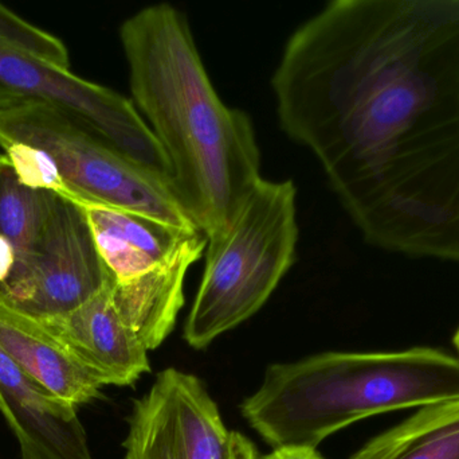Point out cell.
I'll return each mask as SVG.
<instances>
[{
  "mask_svg": "<svg viewBox=\"0 0 459 459\" xmlns=\"http://www.w3.org/2000/svg\"><path fill=\"white\" fill-rule=\"evenodd\" d=\"M272 88L367 243L459 263V0H333Z\"/></svg>",
  "mask_w": 459,
  "mask_h": 459,
  "instance_id": "1",
  "label": "cell"
},
{
  "mask_svg": "<svg viewBox=\"0 0 459 459\" xmlns=\"http://www.w3.org/2000/svg\"><path fill=\"white\" fill-rule=\"evenodd\" d=\"M120 40L134 107L169 156L180 204L206 239L220 234L262 180L250 118L222 102L174 5L137 11L121 24Z\"/></svg>",
  "mask_w": 459,
  "mask_h": 459,
  "instance_id": "2",
  "label": "cell"
},
{
  "mask_svg": "<svg viewBox=\"0 0 459 459\" xmlns=\"http://www.w3.org/2000/svg\"><path fill=\"white\" fill-rule=\"evenodd\" d=\"M457 399L459 358L442 350L329 352L270 366L240 412L273 449H317L366 418Z\"/></svg>",
  "mask_w": 459,
  "mask_h": 459,
  "instance_id": "3",
  "label": "cell"
},
{
  "mask_svg": "<svg viewBox=\"0 0 459 459\" xmlns=\"http://www.w3.org/2000/svg\"><path fill=\"white\" fill-rule=\"evenodd\" d=\"M297 190L262 178L220 234L207 237L201 287L185 326L186 341L204 349L255 314L296 258Z\"/></svg>",
  "mask_w": 459,
  "mask_h": 459,
  "instance_id": "4",
  "label": "cell"
},
{
  "mask_svg": "<svg viewBox=\"0 0 459 459\" xmlns=\"http://www.w3.org/2000/svg\"><path fill=\"white\" fill-rule=\"evenodd\" d=\"M26 145L50 159L62 197L198 229L172 180L124 155L80 121L48 102L24 99L0 110V147Z\"/></svg>",
  "mask_w": 459,
  "mask_h": 459,
  "instance_id": "5",
  "label": "cell"
},
{
  "mask_svg": "<svg viewBox=\"0 0 459 459\" xmlns=\"http://www.w3.org/2000/svg\"><path fill=\"white\" fill-rule=\"evenodd\" d=\"M112 279L82 207L61 196L39 242L15 261L0 290V305L48 320L77 309Z\"/></svg>",
  "mask_w": 459,
  "mask_h": 459,
  "instance_id": "6",
  "label": "cell"
},
{
  "mask_svg": "<svg viewBox=\"0 0 459 459\" xmlns=\"http://www.w3.org/2000/svg\"><path fill=\"white\" fill-rule=\"evenodd\" d=\"M0 86L64 110L134 161L167 175L172 167L134 102L0 42Z\"/></svg>",
  "mask_w": 459,
  "mask_h": 459,
  "instance_id": "7",
  "label": "cell"
},
{
  "mask_svg": "<svg viewBox=\"0 0 459 459\" xmlns=\"http://www.w3.org/2000/svg\"><path fill=\"white\" fill-rule=\"evenodd\" d=\"M124 459H229L231 431L201 379L161 371L129 415Z\"/></svg>",
  "mask_w": 459,
  "mask_h": 459,
  "instance_id": "8",
  "label": "cell"
},
{
  "mask_svg": "<svg viewBox=\"0 0 459 459\" xmlns=\"http://www.w3.org/2000/svg\"><path fill=\"white\" fill-rule=\"evenodd\" d=\"M112 282L73 312L38 322L102 387H128L150 372V361L147 348L116 307Z\"/></svg>",
  "mask_w": 459,
  "mask_h": 459,
  "instance_id": "9",
  "label": "cell"
},
{
  "mask_svg": "<svg viewBox=\"0 0 459 459\" xmlns=\"http://www.w3.org/2000/svg\"><path fill=\"white\" fill-rule=\"evenodd\" d=\"M0 412L22 459H93L77 407L40 387L2 348Z\"/></svg>",
  "mask_w": 459,
  "mask_h": 459,
  "instance_id": "10",
  "label": "cell"
},
{
  "mask_svg": "<svg viewBox=\"0 0 459 459\" xmlns=\"http://www.w3.org/2000/svg\"><path fill=\"white\" fill-rule=\"evenodd\" d=\"M77 204L88 218L97 251L115 282H128L158 269L186 240L201 232L101 205Z\"/></svg>",
  "mask_w": 459,
  "mask_h": 459,
  "instance_id": "11",
  "label": "cell"
},
{
  "mask_svg": "<svg viewBox=\"0 0 459 459\" xmlns=\"http://www.w3.org/2000/svg\"><path fill=\"white\" fill-rule=\"evenodd\" d=\"M206 247V236L204 232H198L158 269L128 282L113 280L116 307L148 352L160 347L174 331L185 305L186 275L202 258Z\"/></svg>",
  "mask_w": 459,
  "mask_h": 459,
  "instance_id": "12",
  "label": "cell"
},
{
  "mask_svg": "<svg viewBox=\"0 0 459 459\" xmlns=\"http://www.w3.org/2000/svg\"><path fill=\"white\" fill-rule=\"evenodd\" d=\"M0 348L40 387L72 406L101 396L102 385L37 320L2 305Z\"/></svg>",
  "mask_w": 459,
  "mask_h": 459,
  "instance_id": "13",
  "label": "cell"
},
{
  "mask_svg": "<svg viewBox=\"0 0 459 459\" xmlns=\"http://www.w3.org/2000/svg\"><path fill=\"white\" fill-rule=\"evenodd\" d=\"M351 459H459V399L420 409Z\"/></svg>",
  "mask_w": 459,
  "mask_h": 459,
  "instance_id": "14",
  "label": "cell"
},
{
  "mask_svg": "<svg viewBox=\"0 0 459 459\" xmlns=\"http://www.w3.org/2000/svg\"><path fill=\"white\" fill-rule=\"evenodd\" d=\"M61 196L30 188L10 164L0 174V236L19 256L31 251L48 228Z\"/></svg>",
  "mask_w": 459,
  "mask_h": 459,
  "instance_id": "15",
  "label": "cell"
},
{
  "mask_svg": "<svg viewBox=\"0 0 459 459\" xmlns=\"http://www.w3.org/2000/svg\"><path fill=\"white\" fill-rule=\"evenodd\" d=\"M0 42L59 69H70L69 51L62 40L0 4Z\"/></svg>",
  "mask_w": 459,
  "mask_h": 459,
  "instance_id": "16",
  "label": "cell"
},
{
  "mask_svg": "<svg viewBox=\"0 0 459 459\" xmlns=\"http://www.w3.org/2000/svg\"><path fill=\"white\" fill-rule=\"evenodd\" d=\"M259 459H325L315 447L283 446L273 449L272 453Z\"/></svg>",
  "mask_w": 459,
  "mask_h": 459,
  "instance_id": "17",
  "label": "cell"
},
{
  "mask_svg": "<svg viewBox=\"0 0 459 459\" xmlns=\"http://www.w3.org/2000/svg\"><path fill=\"white\" fill-rule=\"evenodd\" d=\"M258 450L245 436L231 431V446L229 459H259Z\"/></svg>",
  "mask_w": 459,
  "mask_h": 459,
  "instance_id": "18",
  "label": "cell"
},
{
  "mask_svg": "<svg viewBox=\"0 0 459 459\" xmlns=\"http://www.w3.org/2000/svg\"><path fill=\"white\" fill-rule=\"evenodd\" d=\"M22 100H24V97H22L21 94L0 86V110L11 107V105L16 104V102H22Z\"/></svg>",
  "mask_w": 459,
  "mask_h": 459,
  "instance_id": "19",
  "label": "cell"
},
{
  "mask_svg": "<svg viewBox=\"0 0 459 459\" xmlns=\"http://www.w3.org/2000/svg\"><path fill=\"white\" fill-rule=\"evenodd\" d=\"M10 164V162H8L7 155H5L4 151H3V148L0 147V174H2L3 170L5 169V167Z\"/></svg>",
  "mask_w": 459,
  "mask_h": 459,
  "instance_id": "20",
  "label": "cell"
},
{
  "mask_svg": "<svg viewBox=\"0 0 459 459\" xmlns=\"http://www.w3.org/2000/svg\"><path fill=\"white\" fill-rule=\"evenodd\" d=\"M455 348H457V350H458V353H459V329L457 331V333H455Z\"/></svg>",
  "mask_w": 459,
  "mask_h": 459,
  "instance_id": "21",
  "label": "cell"
}]
</instances>
